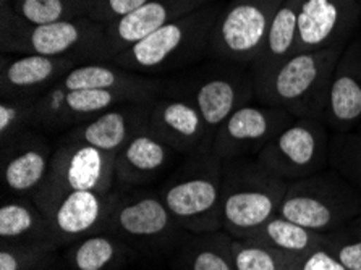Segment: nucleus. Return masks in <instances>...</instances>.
<instances>
[{
    "label": "nucleus",
    "instance_id": "f257e3e1",
    "mask_svg": "<svg viewBox=\"0 0 361 270\" xmlns=\"http://www.w3.org/2000/svg\"><path fill=\"white\" fill-rule=\"evenodd\" d=\"M224 4L212 2L171 21L118 54L109 63L140 75H159L195 67L209 52L211 31Z\"/></svg>",
    "mask_w": 361,
    "mask_h": 270
},
{
    "label": "nucleus",
    "instance_id": "f03ea898",
    "mask_svg": "<svg viewBox=\"0 0 361 270\" xmlns=\"http://www.w3.org/2000/svg\"><path fill=\"white\" fill-rule=\"evenodd\" d=\"M343 49L298 52L271 73L255 80V101L295 118L322 120L331 80Z\"/></svg>",
    "mask_w": 361,
    "mask_h": 270
},
{
    "label": "nucleus",
    "instance_id": "7ed1b4c3",
    "mask_svg": "<svg viewBox=\"0 0 361 270\" xmlns=\"http://www.w3.org/2000/svg\"><path fill=\"white\" fill-rule=\"evenodd\" d=\"M224 162L202 147L175 168L159 191L177 225L193 235L224 230L222 222Z\"/></svg>",
    "mask_w": 361,
    "mask_h": 270
},
{
    "label": "nucleus",
    "instance_id": "20e7f679",
    "mask_svg": "<svg viewBox=\"0 0 361 270\" xmlns=\"http://www.w3.org/2000/svg\"><path fill=\"white\" fill-rule=\"evenodd\" d=\"M102 47L104 26L87 16L30 25L13 12L10 0H0L2 54H35L90 63L101 62Z\"/></svg>",
    "mask_w": 361,
    "mask_h": 270
},
{
    "label": "nucleus",
    "instance_id": "39448f33",
    "mask_svg": "<svg viewBox=\"0 0 361 270\" xmlns=\"http://www.w3.org/2000/svg\"><path fill=\"white\" fill-rule=\"evenodd\" d=\"M288 183L256 157L224 162L222 222L233 240H245L276 217Z\"/></svg>",
    "mask_w": 361,
    "mask_h": 270
},
{
    "label": "nucleus",
    "instance_id": "423d86ee",
    "mask_svg": "<svg viewBox=\"0 0 361 270\" xmlns=\"http://www.w3.org/2000/svg\"><path fill=\"white\" fill-rule=\"evenodd\" d=\"M361 211V191L331 167L288 183L279 214L318 233L347 227Z\"/></svg>",
    "mask_w": 361,
    "mask_h": 270
},
{
    "label": "nucleus",
    "instance_id": "0eeeda50",
    "mask_svg": "<svg viewBox=\"0 0 361 270\" xmlns=\"http://www.w3.org/2000/svg\"><path fill=\"white\" fill-rule=\"evenodd\" d=\"M164 91L188 99L198 109L211 142L219 126L235 110L255 101V85L250 68L216 59L193 68L182 78L166 81Z\"/></svg>",
    "mask_w": 361,
    "mask_h": 270
},
{
    "label": "nucleus",
    "instance_id": "6e6552de",
    "mask_svg": "<svg viewBox=\"0 0 361 270\" xmlns=\"http://www.w3.org/2000/svg\"><path fill=\"white\" fill-rule=\"evenodd\" d=\"M116 188V156L85 142L59 140L47 178L31 200L47 214L68 192Z\"/></svg>",
    "mask_w": 361,
    "mask_h": 270
},
{
    "label": "nucleus",
    "instance_id": "1a4fd4ad",
    "mask_svg": "<svg viewBox=\"0 0 361 270\" xmlns=\"http://www.w3.org/2000/svg\"><path fill=\"white\" fill-rule=\"evenodd\" d=\"M286 0H231L211 31L207 59L248 67L258 59L279 7Z\"/></svg>",
    "mask_w": 361,
    "mask_h": 270
},
{
    "label": "nucleus",
    "instance_id": "9d476101",
    "mask_svg": "<svg viewBox=\"0 0 361 270\" xmlns=\"http://www.w3.org/2000/svg\"><path fill=\"white\" fill-rule=\"evenodd\" d=\"M331 137L332 131L322 120L295 118L256 159L292 183L329 168Z\"/></svg>",
    "mask_w": 361,
    "mask_h": 270
},
{
    "label": "nucleus",
    "instance_id": "9b49d317",
    "mask_svg": "<svg viewBox=\"0 0 361 270\" xmlns=\"http://www.w3.org/2000/svg\"><path fill=\"white\" fill-rule=\"evenodd\" d=\"M182 230L159 195L133 188L120 190L104 231L136 246L154 250L167 246Z\"/></svg>",
    "mask_w": 361,
    "mask_h": 270
},
{
    "label": "nucleus",
    "instance_id": "f8f14e48",
    "mask_svg": "<svg viewBox=\"0 0 361 270\" xmlns=\"http://www.w3.org/2000/svg\"><path fill=\"white\" fill-rule=\"evenodd\" d=\"M295 117L281 109L246 104L219 126L211 142V151L222 162L240 157H258L277 133Z\"/></svg>",
    "mask_w": 361,
    "mask_h": 270
},
{
    "label": "nucleus",
    "instance_id": "ddd939ff",
    "mask_svg": "<svg viewBox=\"0 0 361 270\" xmlns=\"http://www.w3.org/2000/svg\"><path fill=\"white\" fill-rule=\"evenodd\" d=\"M358 0H302L298 12V52L345 49L360 32Z\"/></svg>",
    "mask_w": 361,
    "mask_h": 270
},
{
    "label": "nucleus",
    "instance_id": "4468645a",
    "mask_svg": "<svg viewBox=\"0 0 361 270\" xmlns=\"http://www.w3.org/2000/svg\"><path fill=\"white\" fill-rule=\"evenodd\" d=\"M47 136L30 128L0 142L2 183L12 196L32 197L46 181L56 152Z\"/></svg>",
    "mask_w": 361,
    "mask_h": 270
},
{
    "label": "nucleus",
    "instance_id": "2eb2a0df",
    "mask_svg": "<svg viewBox=\"0 0 361 270\" xmlns=\"http://www.w3.org/2000/svg\"><path fill=\"white\" fill-rule=\"evenodd\" d=\"M117 195L118 188L107 192L73 191L60 197L46 214L54 243L70 246L85 236L102 233Z\"/></svg>",
    "mask_w": 361,
    "mask_h": 270
},
{
    "label": "nucleus",
    "instance_id": "dca6fc26",
    "mask_svg": "<svg viewBox=\"0 0 361 270\" xmlns=\"http://www.w3.org/2000/svg\"><path fill=\"white\" fill-rule=\"evenodd\" d=\"M212 2L219 0H149L143 7L104 27L101 62H109L171 21Z\"/></svg>",
    "mask_w": 361,
    "mask_h": 270
},
{
    "label": "nucleus",
    "instance_id": "f3484780",
    "mask_svg": "<svg viewBox=\"0 0 361 270\" xmlns=\"http://www.w3.org/2000/svg\"><path fill=\"white\" fill-rule=\"evenodd\" d=\"M152 101L123 102L70 128L60 140L78 141L117 156L138 131L149 126Z\"/></svg>",
    "mask_w": 361,
    "mask_h": 270
},
{
    "label": "nucleus",
    "instance_id": "a211bd4d",
    "mask_svg": "<svg viewBox=\"0 0 361 270\" xmlns=\"http://www.w3.org/2000/svg\"><path fill=\"white\" fill-rule=\"evenodd\" d=\"M322 122L332 133L358 130L361 122V32L347 44L336 65Z\"/></svg>",
    "mask_w": 361,
    "mask_h": 270
},
{
    "label": "nucleus",
    "instance_id": "6ab92c4d",
    "mask_svg": "<svg viewBox=\"0 0 361 270\" xmlns=\"http://www.w3.org/2000/svg\"><path fill=\"white\" fill-rule=\"evenodd\" d=\"M149 126L180 156L211 147V137L198 109L178 94L164 91L152 101Z\"/></svg>",
    "mask_w": 361,
    "mask_h": 270
},
{
    "label": "nucleus",
    "instance_id": "aec40b11",
    "mask_svg": "<svg viewBox=\"0 0 361 270\" xmlns=\"http://www.w3.org/2000/svg\"><path fill=\"white\" fill-rule=\"evenodd\" d=\"M78 62L35 54H2L0 97L36 99L68 73Z\"/></svg>",
    "mask_w": 361,
    "mask_h": 270
},
{
    "label": "nucleus",
    "instance_id": "412c9836",
    "mask_svg": "<svg viewBox=\"0 0 361 270\" xmlns=\"http://www.w3.org/2000/svg\"><path fill=\"white\" fill-rule=\"evenodd\" d=\"M180 156L151 126L138 131L116 156V186L133 190L149 185Z\"/></svg>",
    "mask_w": 361,
    "mask_h": 270
},
{
    "label": "nucleus",
    "instance_id": "4be33fe9",
    "mask_svg": "<svg viewBox=\"0 0 361 270\" xmlns=\"http://www.w3.org/2000/svg\"><path fill=\"white\" fill-rule=\"evenodd\" d=\"M68 91L109 90L136 94L147 101H154L166 90V81L135 73L109 62L80 63L59 81Z\"/></svg>",
    "mask_w": 361,
    "mask_h": 270
},
{
    "label": "nucleus",
    "instance_id": "5701e85b",
    "mask_svg": "<svg viewBox=\"0 0 361 270\" xmlns=\"http://www.w3.org/2000/svg\"><path fill=\"white\" fill-rule=\"evenodd\" d=\"M302 0H286L274 15L264 46L250 65L251 78L259 80L298 54V12Z\"/></svg>",
    "mask_w": 361,
    "mask_h": 270
},
{
    "label": "nucleus",
    "instance_id": "b1692460",
    "mask_svg": "<svg viewBox=\"0 0 361 270\" xmlns=\"http://www.w3.org/2000/svg\"><path fill=\"white\" fill-rule=\"evenodd\" d=\"M135 250L112 233H94L70 245L67 261L72 270H118L135 256Z\"/></svg>",
    "mask_w": 361,
    "mask_h": 270
},
{
    "label": "nucleus",
    "instance_id": "393cba45",
    "mask_svg": "<svg viewBox=\"0 0 361 270\" xmlns=\"http://www.w3.org/2000/svg\"><path fill=\"white\" fill-rule=\"evenodd\" d=\"M0 240L5 243L52 241L49 219L31 197H7L0 206Z\"/></svg>",
    "mask_w": 361,
    "mask_h": 270
},
{
    "label": "nucleus",
    "instance_id": "a878e982",
    "mask_svg": "<svg viewBox=\"0 0 361 270\" xmlns=\"http://www.w3.org/2000/svg\"><path fill=\"white\" fill-rule=\"evenodd\" d=\"M243 241H250V243L282 252L300 254V252H306L321 246L324 241V235L302 227L300 223H295L277 214L276 217L267 220L264 225H261L255 233H251Z\"/></svg>",
    "mask_w": 361,
    "mask_h": 270
},
{
    "label": "nucleus",
    "instance_id": "bb28decb",
    "mask_svg": "<svg viewBox=\"0 0 361 270\" xmlns=\"http://www.w3.org/2000/svg\"><path fill=\"white\" fill-rule=\"evenodd\" d=\"M182 252L183 270H235L233 238L226 231L196 235Z\"/></svg>",
    "mask_w": 361,
    "mask_h": 270
},
{
    "label": "nucleus",
    "instance_id": "cd10ccee",
    "mask_svg": "<svg viewBox=\"0 0 361 270\" xmlns=\"http://www.w3.org/2000/svg\"><path fill=\"white\" fill-rule=\"evenodd\" d=\"M136 94L122 91H109V90H78L68 91L67 97V117H65V131L73 126L86 122V120L94 118L106 110L118 106L123 102H146Z\"/></svg>",
    "mask_w": 361,
    "mask_h": 270
},
{
    "label": "nucleus",
    "instance_id": "c85d7f7f",
    "mask_svg": "<svg viewBox=\"0 0 361 270\" xmlns=\"http://www.w3.org/2000/svg\"><path fill=\"white\" fill-rule=\"evenodd\" d=\"M10 5L30 25H49L85 16L75 0H10Z\"/></svg>",
    "mask_w": 361,
    "mask_h": 270
},
{
    "label": "nucleus",
    "instance_id": "c756f323",
    "mask_svg": "<svg viewBox=\"0 0 361 270\" xmlns=\"http://www.w3.org/2000/svg\"><path fill=\"white\" fill-rule=\"evenodd\" d=\"M329 167L361 191V131L332 133Z\"/></svg>",
    "mask_w": 361,
    "mask_h": 270
},
{
    "label": "nucleus",
    "instance_id": "7c9ffc66",
    "mask_svg": "<svg viewBox=\"0 0 361 270\" xmlns=\"http://www.w3.org/2000/svg\"><path fill=\"white\" fill-rule=\"evenodd\" d=\"M68 90L60 82L37 96L32 102V128L51 135L65 130Z\"/></svg>",
    "mask_w": 361,
    "mask_h": 270
},
{
    "label": "nucleus",
    "instance_id": "2f4dec72",
    "mask_svg": "<svg viewBox=\"0 0 361 270\" xmlns=\"http://www.w3.org/2000/svg\"><path fill=\"white\" fill-rule=\"evenodd\" d=\"M59 250L54 241L0 243V270H36Z\"/></svg>",
    "mask_w": 361,
    "mask_h": 270
},
{
    "label": "nucleus",
    "instance_id": "473e14b6",
    "mask_svg": "<svg viewBox=\"0 0 361 270\" xmlns=\"http://www.w3.org/2000/svg\"><path fill=\"white\" fill-rule=\"evenodd\" d=\"M288 252L233 240L235 270H287Z\"/></svg>",
    "mask_w": 361,
    "mask_h": 270
},
{
    "label": "nucleus",
    "instance_id": "72a5a7b5",
    "mask_svg": "<svg viewBox=\"0 0 361 270\" xmlns=\"http://www.w3.org/2000/svg\"><path fill=\"white\" fill-rule=\"evenodd\" d=\"M32 102L35 99H0V142L32 128Z\"/></svg>",
    "mask_w": 361,
    "mask_h": 270
},
{
    "label": "nucleus",
    "instance_id": "f704fd0d",
    "mask_svg": "<svg viewBox=\"0 0 361 270\" xmlns=\"http://www.w3.org/2000/svg\"><path fill=\"white\" fill-rule=\"evenodd\" d=\"M322 246L327 247L347 270H361V231L352 225L326 233Z\"/></svg>",
    "mask_w": 361,
    "mask_h": 270
},
{
    "label": "nucleus",
    "instance_id": "c9c22d12",
    "mask_svg": "<svg viewBox=\"0 0 361 270\" xmlns=\"http://www.w3.org/2000/svg\"><path fill=\"white\" fill-rule=\"evenodd\" d=\"M287 270H347L341 261L324 246H318L300 254L287 256Z\"/></svg>",
    "mask_w": 361,
    "mask_h": 270
},
{
    "label": "nucleus",
    "instance_id": "e433bc0d",
    "mask_svg": "<svg viewBox=\"0 0 361 270\" xmlns=\"http://www.w3.org/2000/svg\"><path fill=\"white\" fill-rule=\"evenodd\" d=\"M149 0H102L97 7L92 10L87 18L94 20L96 23L106 27L123 16L135 12L136 8L143 7Z\"/></svg>",
    "mask_w": 361,
    "mask_h": 270
},
{
    "label": "nucleus",
    "instance_id": "4c0bfd02",
    "mask_svg": "<svg viewBox=\"0 0 361 270\" xmlns=\"http://www.w3.org/2000/svg\"><path fill=\"white\" fill-rule=\"evenodd\" d=\"M75 2L78 4V7L81 10H83L85 16H90V13L102 2V0H75Z\"/></svg>",
    "mask_w": 361,
    "mask_h": 270
},
{
    "label": "nucleus",
    "instance_id": "58836bf2",
    "mask_svg": "<svg viewBox=\"0 0 361 270\" xmlns=\"http://www.w3.org/2000/svg\"><path fill=\"white\" fill-rule=\"evenodd\" d=\"M350 225H352V227H353V228H357L358 231H361V211H360V214H358V217H357V219H355V220H353V222H352V223H350Z\"/></svg>",
    "mask_w": 361,
    "mask_h": 270
},
{
    "label": "nucleus",
    "instance_id": "ea45409f",
    "mask_svg": "<svg viewBox=\"0 0 361 270\" xmlns=\"http://www.w3.org/2000/svg\"><path fill=\"white\" fill-rule=\"evenodd\" d=\"M357 131H361V122H360V125H358V130Z\"/></svg>",
    "mask_w": 361,
    "mask_h": 270
},
{
    "label": "nucleus",
    "instance_id": "a19ab883",
    "mask_svg": "<svg viewBox=\"0 0 361 270\" xmlns=\"http://www.w3.org/2000/svg\"><path fill=\"white\" fill-rule=\"evenodd\" d=\"M358 2H360V5H361V0H358Z\"/></svg>",
    "mask_w": 361,
    "mask_h": 270
}]
</instances>
